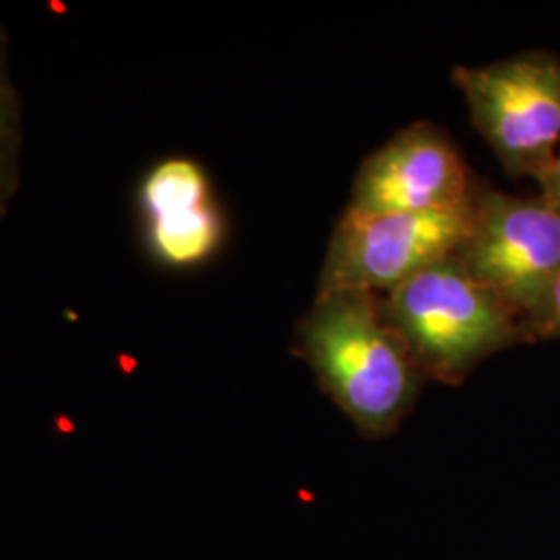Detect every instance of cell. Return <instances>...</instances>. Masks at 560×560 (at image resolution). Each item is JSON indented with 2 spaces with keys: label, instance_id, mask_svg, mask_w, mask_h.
Returning <instances> with one entry per match:
<instances>
[{
  "label": "cell",
  "instance_id": "6da1fadb",
  "mask_svg": "<svg viewBox=\"0 0 560 560\" xmlns=\"http://www.w3.org/2000/svg\"><path fill=\"white\" fill-rule=\"evenodd\" d=\"M298 340L322 388L368 434L393 430L418 395L423 372L386 320L378 293L318 291Z\"/></svg>",
  "mask_w": 560,
  "mask_h": 560
},
{
  "label": "cell",
  "instance_id": "7a4b0ae2",
  "mask_svg": "<svg viewBox=\"0 0 560 560\" xmlns=\"http://www.w3.org/2000/svg\"><path fill=\"white\" fill-rule=\"evenodd\" d=\"M382 310L423 374L463 378L527 330L457 256L430 264L381 295Z\"/></svg>",
  "mask_w": 560,
  "mask_h": 560
},
{
  "label": "cell",
  "instance_id": "3957f363",
  "mask_svg": "<svg viewBox=\"0 0 560 560\" xmlns=\"http://www.w3.org/2000/svg\"><path fill=\"white\" fill-rule=\"evenodd\" d=\"M455 256L527 335H540L560 275V208L541 194L515 198L476 185L471 229Z\"/></svg>",
  "mask_w": 560,
  "mask_h": 560
},
{
  "label": "cell",
  "instance_id": "277c9868",
  "mask_svg": "<svg viewBox=\"0 0 560 560\" xmlns=\"http://www.w3.org/2000/svg\"><path fill=\"white\" fill-rule=\"evenodd\" d=\"M481 138L513 177L540 180L560 150V59L523 52L483 67H457Z\"/></svg>",
  "mask_w": 560,
  "mask_h": 560
},
{
  "label": "cell",
  "instance_id": "5b68a950",
  "mask_svg": "<svg viewBox=\"0 0 560 560\" xmlns=\"http://www.w3.org/2000/svg\"><path fill=\"white\" fill-rule=\"evenodd\" d=\"M474 219L469 203L428 214L340 217L322 266L318 291L360 289L384 295L459 249Z\"/></svg>",
  "mask_w": 560,
  "mask_h": 560
},
{
  "label": "cell",
  "instance_id": "8992f818",
  "mask_svg": "<svg viewBox=\"0 0 560 560\" xmlns=\"http://www.w3.org/2000/svg\"><path fill=\"white\" fill-rule=\"evenodd\" d=\"M474 194L467 164L448 136L432 122H411L363 161L342 217L444 212L469 203Z\"/></svg>",
  "mask_w": 560,
  "mask_h": 560
},
{
  "label": "cell",
  "instance_id": "52a82bcc",
  "mask_svg": "<svg viewBox=\"0 0 560 560\" xmlns=\"http://www.w3.org/2000/svg\"><path fill=\"white\" fill-rule=\"evenodd\" d=\"M145 252L173 270L196 268L217 256L224 221L200 162L168 156L154 162L138 187Z\"/></svg>",
  "mask_w": 560,
  "mask_h": 560
},
{
  "label": "cell",
  "instance_id": "ba28073f",
  "mask_svg": "<svg viewBox=\"0 0 560 560\" xmlns=\"http://www.w3.org/2000/svg\"><path fill=\"white\" fill-rule=\"evenodd\" d=\"M23 117L21 96L9 62V36L0 25V221L20 191Z\"/></svg>",
  "mask_w": 560,
  "mask_h": 560
},
{
  "label": "cell",
  "instance_id": "9c48e42d",
  "mask_svg": "<svg viewBox=\"0 0 560 560\" xmlns=\"http://www.w3.org/2000/svg\"><path fill=\"white\" fill-rule=\"evenodd\" d=\"M538 337H560V275L555 289H552V298L548 303V314H546V320L541 324Z\"/></svg>",
  "mask_w": 560,
  "mask_h": 560
},
{
  "label": "cell",
  "instance_id": "30bf717a",
  "mask_svg": "<svg viewBox=\"0 0 560 560\" xmlns=\"http://www.w3.org/2000/svg\"><path fill=\"white\" fill-rule=\"evenodd\" d=\"M541 196L548 201H552L557 208H560V150L550 168L544 173L540 180Z\"/></svg>",
  "mask_w": 560,
  "mask_h": 560
}]
</instances>
